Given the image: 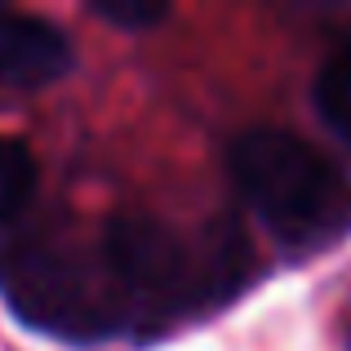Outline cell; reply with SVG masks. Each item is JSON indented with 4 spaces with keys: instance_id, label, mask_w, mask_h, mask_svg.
Masks as SVG:
<instances>
[{
    "instance_id": "obj_1",
    "label": "cell",
    "mask_w": 351,
    "mask_h": 351,
    "mask_svg": "<svg viewBox=\"0 0 351 351\" xmlns=\"http://www.w3.org/2000/svg\"><path fill=\"white\" fill-rule=\"evenodd\" d=\"M232 178L285 245L320 249L351 227V187L320 147L289 129H249L232 147Z\"/></svg>"
},
{
    "instance_id": "obj_7",
    "label": "cell",
    "mask_w": 351,
    "mask_h": 351,
    "mask_svg": "<svg viewBox=\"0 0 351 351\" xmlns=\"http://www.w3.org/2000/svg\"><path fill=\"white\" fill-rule=\"evenodd\" d=\"M94 18L125 27V32H147L169 18V5H160V0H94Z\"/></svg>"
},
{
    "instance_id": "obj_4",
    "label": "cell",
    "mask_w": 351,
    "mask_h": 351,
    "mask_svg": "<svg viewBox=\"0 0 351 351\" xmlns=\"http://www.w3.org/2000/svg\"><path fill=\"white\" fill-rule=\"evenodd\" d=\"M71 71V40L36 14H0V85L45 89Z\"/></svg>"
},
{
    "instance_id": "obj_6",
    "label": "cell",
    "mask_w": 351,
    "mask_h": 351,
    "mask_svg": "<svg viewBox=\"0 0 351 351\" xmlns=\"http://www.w3.org/2000/svg\"><path fill=\"white\" fill-rule=\"evenodd\" d=\"M36 191V156L27 152V143L0 134V227L14 223L18 209L32 200Z\"/></svg>"
},
{
    "instance_id": "obj_5",
    "label": "cell",
    "mask_w": 351,
    "mask_h": 351,
    "mask_svg": "<svg viewBox=\"0 0 351 351\" xmlns=\"http://www.w3.org/2000/svg\"><path fill=\"white\" fill-rule=\"evenodd\" d=\"M316 112L325 116V125L351 147V36H347V40H338V49L320 62Z\"/></svg>"
},
{
    "instance_id": "obj_2",
    "label": "cell",
    "mask_w": 351,
    "mask_h": 351,
    "mask_svg": "<svg viewBox=\"0 0 351 351\" xmlns=\"http://www.w3.org/2000/svg\"><path fill=\"white\" fill-rule=\"evenodd\" d=\"M236 240L205 245L165 227L160 218H116L103 236V258L120 307L138 316H182L214 298V289H236L240 285V254Z\"/></svg>"
},
{
    "instance_id": "obj_3",
    "label": "cell",
    "mask_w": 351,
    "mask_h": 351,
    "mask_svg": "<svg viewBox=\"0 0 351 351\" xmlns=\"http://www.w3.org/2000/svg\"><path fill=\"white\" fill-rule=\"evenodd\" d=\"M0 293L23 325L67 343H98L125 320L103 258H85L62 240H18L0 249Z\"/></svg>"
}]
</instances>
